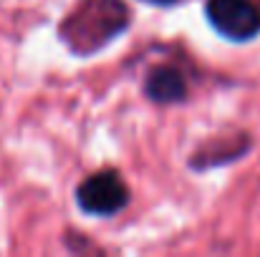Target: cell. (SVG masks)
Instances as JSON below:
<instances>
[{
	"label": "cell",
	"mask_w": 260,
	"mask_h": 257,
	"mask_svg": "<svg viewBox=\"0 0 260 257\" xmlns=\"http://www.w3.org/2000/svg\"><path fill=\"white\" fill-rule=\"evenodd\" d=\"M76 199H79V207L88 214L111 217L126 207L129 187L116 171H101L81 181V187L76 189Z\"/></svg>",
	"instance_id": "cell-1"
},
{
	"label": "cell",
	"mask_w": 260,
	"mask_h": 257,
	"mask_svg": "<svg viewBox=\"0 0 260 257\" xmlns=\"http://www.w3.org/2000/svg\"><path fill=\"white\" fill-rule=\"evenodd\" d=\"M207 20L230 41H248L260 30V13L250 0H207Z\"/></svg>",
	"instance_id": "cell-2"
},
{
	"label": "cell",
	"mask_w": 260,
	"mask_h": 257,
	"mask_svg": "<svg viewBox=\"0 0 260 257\" xmlns=\"http://www.w3.org/2000/svg\"><path fill=\"white\" fill-rule=\"evenodd\" d=\"M144 91L157 103H172V101H182L184 98L187 84H184V76L177 68H172V66H159V68H154L147 76Z\"/></svg>",
	"instance_id": "cell-3"
},
{
	"label": "cell",
	"mask_w": 260,
	"mask_h": 257,
	"mask_svg": "<svg viewBox=\"0 0 260 257\" xmlns=\"http://www.w3.org/2000/svg\"><path fill=\"white\" fill-rule=\"evenodd\" d=\"M152 3H159V5H170V3H177V0H152Z\"/></svg>",
	"instance_id": "cell-4"
}]
</instances>
